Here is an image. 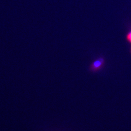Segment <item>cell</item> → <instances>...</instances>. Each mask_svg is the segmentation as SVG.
<instances>
[{"instance_id": "cell-2", "label": "cell", "mask_w": 131, "mask_h": 131, "mask_svg": "<svg viewBox=\"0 0 131 131\" xmlns=\"http://www.w3.org/2000/svg\"><path fill=\"white\" fill-rule=\"evenodd\" d=\"M126 39L131 44V30H130L126 35Z\"/></svg>"}, {"instance_id": "cell-1", "label": "cell", "mask_w": 131, "mask_h": 131, "mask_svg": "<svg viewBox=\"0 0 131 131\" xmlns=\"http://www.w3.org/2000/svg\"><path fill=\"white\" fill-rule=\"evenodd\" d=\"M104 63V60L103 58H100L94 62L90 66V69L92 71H97L103 67Z\"/></svg>"}, {"instance_id": "cell-3", "label": "cell", "mask_w": 131, "mask_h": 131, "mask_svg": "<svg viewBox=\"0 0 131 131\" xmlns=\"http://www.w3.org/2000/svg\"><path fill=\"white\" fill-rule=\"evenodd\" d=\"M130 52H131V49H130Z\"/></svg>"}]
</instances>
